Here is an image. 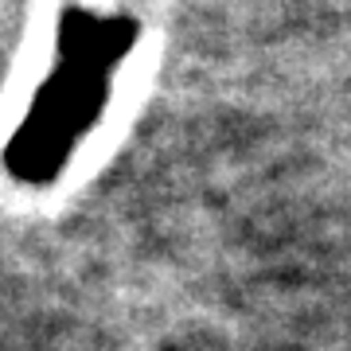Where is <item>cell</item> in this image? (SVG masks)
Returning <instances> with one entry per match:
<instances>
[{
  "instance_id": "6da1fadb",
  "label": "cell",
  "mask_w": 351,
  "mask_h": 351,
  "mask_svg": "<svg viewBox=\"0 0 351 351\" xmlns=\"http://www.w3.org/2000/svg\"><path fill=\"white\" fill-rule=\"evenodd\" d=\"M137 39L141 24L129 12L66 4L55 20L47 75L0 152L8 180L24 188H47L59 180L78 145L101 121L113 78L129 63Z\"/></svg>"
}]
</instances>
